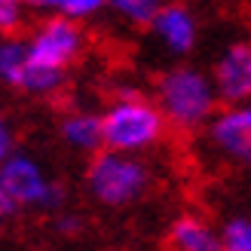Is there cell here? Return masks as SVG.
<instances>
[{
  "label": "cell",
  "instance_id": "1",
  "mask_svg": "<svg viewBox=\"0 0 251 251\" xmlns=\"http://www.w3.org/2000/svg\"><path fill=\"white\" fill-rule=\"evenodd\" d=\"M153 101L162 110L169 129L175 132H199L215 117L221 98L215 92L211 74L190 61H175L153 80Z\"/></svg>",
  "mask_w": 251,
  "mask_h": 251
},
{
  "label": "cell",
  "instance_id": "2",
  "mask_svg": "<svg viewBox=\"0 0 251 251\" xmlns=\"http://www.w3.org/2000/svg\"><path fill=\"white\" fill-rule=\"evenodd\" d=\"M101 114V138L104 147L123 153H150L169 135V123L156 107L153 95L141 89H120L98 110Z\"/></svg>",
  "mask_w": 251,
  "mask_h": 251
},
{
  "label": "cell",
  "instance_id": "3",
  "mask_svg": "<svg viewBox=\"0 0 251 251\" xmlns=\"http://www.w3.org/2000/svg\"><path fill=\"white\" fill-rule=\"evenodd\" d=\"M83 187L95 205L123 211L147 199L150 187H153V172L141 153H123V150L101 147L89 153Z\"/></svg>",
  "mask_w": 251,
  "mask_h": 251
},
{
  "label": "cell",
  "instance_id": "4",
  "mask_svg": "<svg viewBox=\"0 0 251 251\" xmlns=\"http://www.w3.org/2000/svg\"><path fill=\"white\" fill-rule=\"evenodd\" d=\"M65 202V187L46 172V166L37 156L25 150H12L0 162V208L6 215H16V211L58 215Z\"/></svg>",
  "mask_w": 251,
  "mask_h": 251
},
{
  "label": "cell",
  "instance_id": "5",
  "mask_svg": "<svg viewBox=\"0 0 251 251\" xmlns=\"http://www.w3.org/2000/svg\"><path fill=\"white\" fill-rule=\"evenodd\" d=\"M25 40H28V55L34 61L55 71H71L86 52L83 22L58 16V12H46Z\"/></svg>",
  "mask_w": 251,
  "mask_h": 251
},
{
  "label": "cell",
  "instance_id": "6",
  "mask_svg": "<svg viewBox=\"0 0 251 251\" xmlns=\"http://www.w3.org/2000/svg\"><path fill=\"white\" fill-rule=\"evenodd\" d=\"M205 144L227 166L251 169V98L215 110L205 123Z\"/></svg>",
  "mask_w": 251,
  "mask_h": 251
},
{
  "label": "cell",
  "instance_id": "7",
  "mask_svg": "<svg viewBox=\"0 0 251 251\" xmlns=\"http://www.w3.org/2000/svg\"><path fill=\"white\" fill-rule=\"evenodd\" d=\"M147 34L166 58L184 61L196 52L202 28H199V16L190 3H184V0H166L162 9L150 19Z\"/></svg>",
  "mask_w": 251,
  "mask_h": 251
},
{
  "label": "cell",
  "instance_id": "8",
  "mask_svg": "<svg viewBox=\"0 0 251 251\" xmlns=\"http://www.w3.org/2000/svg\"><path fill=\"white\" fill-rule=\"evenodd\" d=\"M211 83L221 98V104H236L251 98V40L239 37L230 40L211 61Z\"/></svg>",
  "mask_w": 251,
  "mask_h": 251
},
{
  "label": "cell",
  "instance_id": "9",
  "mask_svg": "<svg viewBox=\"0 0 251 251\" xmlns=\"http://www.w3.org/2000/svg\"><path fill=\"white\" fill-rule=\"evenodd\" d=\"M166 245L172 251H221V230L208 218L184 211L169 224Z\"/></svg>",
  "mask_w": 251,
  "mask_h": 251
},
{
  "label": "cell",
  "instance_id": "10",
  "mask_svg": "<svg viewBox=\"0 0 251 251\" xmlns=\"http://www.w3.org/2000/svg\"><path fill=\"white\" fill-rule=\"evenodd\" d=\"M58 138L61 144L74 153H83L89 156L95 150L104 147V138H101V114L98 110H68L65 117L58 120Z\"/></svg>",
  "mask_w": 251,
  "mask_h": 251
},
{
  "label": "cell",
  "instance_id": "11",
  "mask_svg": "<svg viewBox=\"0 0 251 251\" xmlns=\"http://www.w3.org/2000/svg\"><path fill=\"white\" fill-rule=\"evenodd\" d=\"M25 68H28V40L19 34H0V83L19 89Z\"/></svg>",
  "mask_w": 251,
  "mask_h": 251
},
{
  "label": "cell",
  "instance_id": "12",
  "mask_svg": "<svg viewBox=\"0 0 251 251\" xmlns=\"http://www.w3.org/2000/svg\"><path fill=\"white\" fill-rule=\"evenodd\" d=\"M25 6L37 12H58V16L77 22H89L107 9V0H25Z\"/></svg>",
  "mask_w": 251,
  "mask_h": 251
},
{
  "label": "cell",
  "instance_id": "13",
  "mask_svg": "<svg viewBox=\"0 0 251 251\" xmlns=\"http://www.w3.org/2000/svg\"><path fill=\"white\" fill-rule=\"evenodd\" d=\"M162 3L166 0H107V9L129 28H147Z\"/></svg>",
  "mask_w": 251,
  "mask_h": 251
},
{
  "label": "cell",
  "instance_id": "14",
  "mask_svg": "<svg viewBox=\"0 0 251 251\" xmlns=\"http://www.w3.org/2000/svg\"><path fill=\"white\" fill-rule=\"evenodd\" d=\"M221 251H251V215L239 211L221 224Z\"/></svg>",
  "mask_w": 251,
  "mask_h": 251
},
{
  "label": "cell",
  "instance_id": "15",
  "mask_svg": "<svg viewBox=\"0 0 251 251\" xmlns=\"http://www.w3.org/2000/svg\"><path fill=\"white\" fill-rule=\"evenodd\" d=\"M25 16H28L25 0H0V34H19Z\"/></svg>",
  "mask_w": 251,
  "mask_h": 251
},
{
  "label": "cell",
  "instance_id": "16",
  "mask_svg": "<svg viewBox=\"0 0 251 251\" xmlns=\"http://www.w3.org/2000/svg\"><path fill=\"white\" fill-rule=\"evenodd\" d=\"M16 150V126L6 114H0V162Z\"/></svg>",
  "mask_w": 251,
  "mask_h": 251
},
{
  "label": "cell",
  "instance_id": "17",
  "mask_svg": "<svg viewBox=\"0 0 251 251\" xmlns=\"http://www.w3.org/2000/svg\"><path fill=\"white\" fill-rule=\"evenodd\" d=\"M55 230L61 236H68V239H74V236H80L83 233V221L77 215H58L55 218Z\"/></svg>",
  "mask_w": 251,
  "mask_h": 251
},
{
  "label": "cell",
  "instance_id": "18",
  "mask_svg": "<svg viewBox=\"0 0 251 251\" xmlns=\"http://www.w3.org/2000/svg\"><path fill=\"white\" fill-rule=\"evenodd\" d=\"M6 218H9V215H6L3 208H0V236H3V227H6Z\"/></svg>",
  "mask_w": 251,
  "mask_h": 251
}]
</instances>
